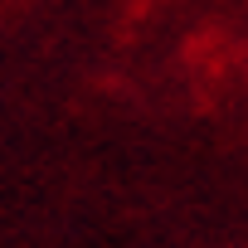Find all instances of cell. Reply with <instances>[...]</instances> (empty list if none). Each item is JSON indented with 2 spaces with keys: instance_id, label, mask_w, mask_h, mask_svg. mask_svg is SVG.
I'll return each instance as SVG.
<instances>
[]
</instances>
